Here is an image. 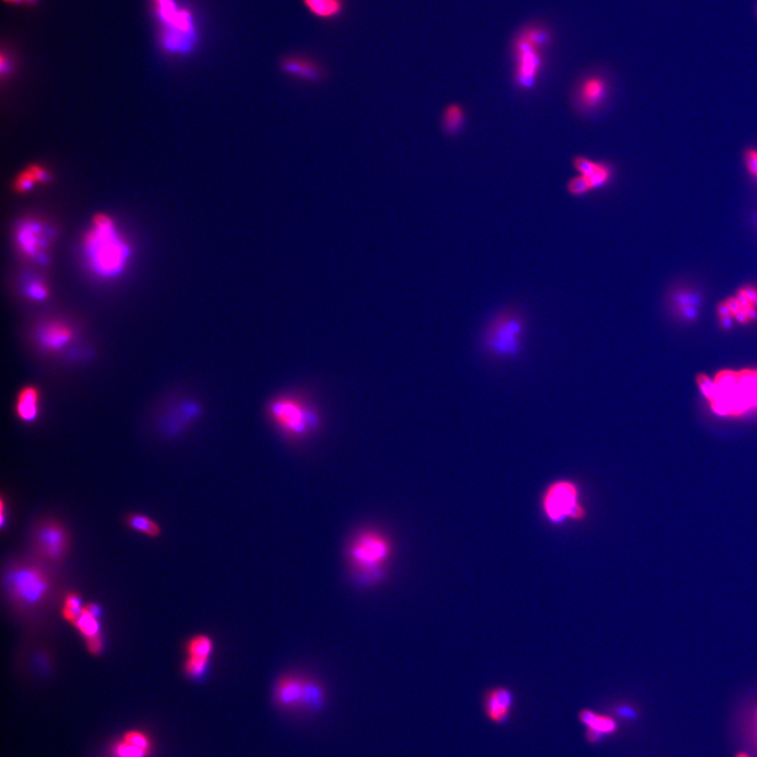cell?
<instances>
[{"label":"cell","mask_w":757,"mask_h":757,"mask_svg":"<svg viewBox=\"0 0 757 757\" xmlns=\"http://www.w3.org/2000/svg\"><path fill=\"white\" fill-rule=\"evenodd\" d=\"M2 585L11 610L23 619L47 610L57 591L50 566L33 557L10 562L4 570Z\"/></svg>","instance_id":"obj_1"},{"label":"cell","mask_w":757,"mask_h":757,"mask_svg":"<svg viewBox=\"0 0 757 757\" xmlns=\"http://www.w3.org/2000/svg\"><path fill=\"white\" fill-rule=\"evenodd\" d=\"M698 388L713 414L741 419L757 414V368L723 370L713 378L700 374Z\"/></svg>","instance_id":"obj_2"},{"label":"cell","mask_w":757,"mask_h":757,"mask_svg":"<svg viewBox=\"0 0 757 757\" xmlns=\"http://www.w3.org/2000/svg\"><path fill=\"white\" fill-rule=\"evenodd\" d=\"M392 557V541L378 529H362L347 544L346 561L351 579L361 588L372 587L385 580Z\"/></svg>","instance_id":"obj_3"},{"label":"cell","mask_w":757,"mask_h":757,"mask_svg":"<svg viewBox=\"0 0 757 757\" xmlns=\"http://www.w3.org/2000/svg\"><path fill=\"white\" fill-rule=\"evenodd\" d=\"M91 270L101 278L118 277L127 268L131 251L110 217L99 215L84 239Z\"/></svg>","instance_id":"obj_4"},{"label":"cell","mask_w":757,"mask_h":757,"mask_svg":"<svg viewBox=\"0 0 757 757\" xmlns=\"http://www.w3.org/2000/svg\"><path fill=\"white\" fill-rule=\"evenodd\" d=\"M266 414L278 433L290 442H302L316 435L322 425L321 414L302 396L283 394L271 399Z\"/></svg>","instance_id":"obj_5"},{"label":"cell","mask_w":757,"mask_h":757,"mask_svg":"<svg viewBox=\"0 0 757 757\" xmlns=\"http://www.w3.org/2000/svg\"><path fill=\"white\" fill-rule=\"evenodd\" d=\"M527 322L522 312L505 309L494 314L481 337L484 353L494 360H513L522 353Z\"/></svg>","instance_id":"obj_6"},{"label":"cell","mask_w":757,"mask_h":757,"mask_svg":"<svg viewBox=\"0 0 757 757\" xmlns=\"http://www.w3.org/2000/svg\"><path fill=\"white\" fill-rule=\"evenodd\" d=\"M540 508L548 524L554 527L587 520L582 488L572 479H557L548 483L540 498Z\"/></svg>","instance_id":"obj_7"},{"label":"cell","mask_w":757,"mask_h":757,"mask_svg":"<svg viewBox=\"0 0 757 757\" xmlns=\"http://www.w3.org/2000/svg\"><path fill=\"white\" fill-rule=\"evenodd\" d=\"M273 698L275 706L285 712L309 713L320 710L326 700V691L314 678L288 673L275 682Z\"/></svg>","instance_id":"obj_8"},{"label":"cell","mask_w":757,"mask_h":757,"mask_svg":"<svg viewBox=\"0 0 757 757\" xmlns=\"http://www.w3.org/2000/svg\"><path fill=\"white\" fill-rule=\"evenodd\" d=\"M161 25V42L166 51L186 54L194 47L196 27L190 11L176 0H153Z\"/></svg>","instance_id":"obj_9"},{"label":"cell","mask_w":757,"mask_h":757,"mask_svg":"<svg viewBox=\"0 0 757 757\" xmlns=\"http://www.w3.org/2000/svg\"><path fill=\"white\" fill-rule=\"evenodd\" d=\"M34 559L47 566L57 565L68 557L72 537L66 523L56 516H43L34 523L30 533Z\"/></svg>","instance_id":"obj_10"},{"label":"cell","mask_w":757,"mask_h":757,"mask_svg":"<svg viewBox=\"0 0 757 757\" xmlns=\"http://www.w3.org/2000/svg\"><path fill=\"white\" fill-rule=\"evenodd\" d=\"M719 321L724 327H729L733 321L741 324H750L757 320V288L744 286L737 290L736 296L727 298L717 307Z\"/></svg>","instance_id":"obj_11"},{"label":"cell","mask_w":757,"mask_h":757,"mask_svg":"<svg viewBox=\"0 0 757 757\" xmlns=\"http://www.w3.org/2000/svg\"><path fill=\"white\" fill-rule=\"evenodd\" d=\"M513 50L516 59V84L520 88L530 90L535 86L543 67L541 52L520 34L516 38Z\"/></svg>","instance_id":"obj_12"},{"label":"cell","mask_w":757,"mask_h":757,"mask_svg":"<svg viewBox=\"0 0 757 757\" xmlns=\"http://www.w3.org/2000/svg\"><path fill=\"white\" fill-rule=\"evenodd\" d=\"M515 705V693L508 687H490L484 692L483 712L490 723L496 724L506 723L513 715Z\"/></svg>","instance_id":"obj_13"},{"label":"cell","mask_w":757,"mask_h":757,"mask_svg":"<svg viewBox=\"0 0 757 757\" xmlns=\"http://www.w3.org/2000/svg\"><path fill=\"white\" fill-rule=\"evenodd\" d=\"M279 68L284 75L304 84H320L327 76L326 69L318 60L298 54L282 58Z\"/></svg>","instance_id":"obj_14"},{"label":"cell","mask_w":757,"mask_h":757,"mask_svg":"<svg viewBox=\"0 0 757 757\" xmlns=\"http://www.w3.org/2000/svg\"><path fill=\"white\" fill-rule=\"evenodd\" d=\"M50 235L51 234L45 231L40 223L36 221H25L21 223L17 229V242L25 255L45 262L42 249L47 244Z\"/></svg>","instance_id":"obj_15"},{"label":"cell","mask_w":757,"mask_h":757,"mask_svg":"<svg viewBox=\"0 0 757 757\" xmlns=\"http://www.w3.org/2000/svg\"><path fill=\"white\" fill-rule=\"evenodd\" d=\"M579 721L585 727L586 739L591 744L600 743L605 737L611 736L619 730V724L615 717L591 709H582L579 712Z\"/></svg>","instance_id":"obj_16"},{"label":"cell","mask_w":757,"mask_h":757,"mask_svg":"<svg viewBox=\"0 0 757 757\" xmlns=\"http://www.w3.org/2000/svg\"><path fill=\"white\" fill-rule=\"evenodd\" d=\"M608 96V82L600 75L585 78L576 91V103L586 112L596 110L603 106Z\"/></svg>","instance_id":"obj_17"},{"label":"cell","mask_w":757,"mask_h":757,"mask_svg":"<svg viewBox=\"0 0 757 757\" xmlns=\"http://www.w3.org/2000/svg\"><path fill=\"white\" fill-rule=\"evenodd\" d=\"M73 626L84 639V645L89 654L93 656H99L103 654L104 648L103 626H101L99 617L89 613L84 607L81 615Z\"/></svg>","instance_id":"obj_18"},{"label":"cell","mask_w":757,"mask_h":757,"mask_svg":"<svg viewBox=\"0 0 757 757\" xmlns=\"http://www.w3.org/2000/svg\"><path fill=\"white\" fill-rule=\"evenodd\" d=\"M73 339V331L64 323L52 322L37 331V340L49 351H59Z\"/></svg>","instance_id":"obj_19"},{"label":"cell","mask_w":757,"mask_h":757,"mask_svg":"<svg viewBox=\"0 0 757 757\" xmlns=\"http://www.w3.org/2000/svg\"><path fill=\"white\" fill-rule=\"evenodd\" d=\"M307 10L312 16L322 21H331L343 14L344 0H303Z\"/></svg>","instance_id":"obj_20"},{"label":"cell","mask_w":757,"mask_h":757,"mask_svg":"<svg viewBox=\"0 0 757 757\" xmlns=\"http://www.w3.org/2000/svg\"><path fill=\"white\" fill-rule=\"evenodd\" d=\"M39 394L35 387H25L17 398L16 411L25 422H33L38 416Z\"/></svg>","instance_id":"obj_21"},{"label":"cell","mask_w":757,"mask_h":757,"mask_svg":"<svg viewBox=\"0 0 757 757\" xmlns=\"http://www.w3.org/2000/svg\"><path fill=\"white\" fill-rule=\"evenodd\" d=\"M123 522L132 530L141 533V535H147L151 539H158V537H161V526L154 518H149V516L139 513H127L125 516Z\"/></svg>","instance_id":"obj_22"},{"label":"cell","mask_w":757,"mask_h":757,"mask_svg":"<svg viewBox=\"0 0 757 757\" xmlns=\"http://www.w3.org/2000/svg\"><path fill=\"white\" fill-rule=\"evenodd\" d=\"M465 110L460 104L451 103L446 106L441 117V127L448 136L461 133L465 125Z\"/></svg>","instance_id":"obj_23"},{"label":"cell","mask_w":757,"mask_h":757,"mask_svg":"<svg viewBox=\"0 0 757 757\" xmlns=\"http://www.w3.org/2000/svg\"><path fill=\"white\" fill-rule=\"evenodd\" d=\"M186 656L212 659L215 650L214 639L205 633L193 635L184 645Z\"/></svg>","instance_id":"obj_24"},{"label":"cell","mask_w":757,"mask_h":757,"mask_svg":"<svg viewBox=\"0 0 757 757\" xmlns=\"http://www.w3.org/2000/svg\"><path fill=\"white\" fill-rule=\"evenodd\" d=\"M84 604L82 598L78 592L69 591L62 598V619L69 624L74 625L84 610Z\"/></svg>","instance_id":"obj_25"},{"label":"cell","mask_w":757,"mask_h":757,"mask_svg":"<svg viewBox=\"0 0 757 757\" xmlns=\"http://www.w3.org/2000/svg\"><path fill=\"white\" fill-rule=\"evenodd\" d=\"M520 35H522L524 38H526L531 45H535V47H537V49L540 50H541L542 47H547L551 42L550 32L543 27L526 28Z\"/></svg>","instance_id":"obj_26"},{"label":"cell","mask_w":757,"mask_h":757,"mask_svg":"<svg viewBox=\"0 0 757 757\" xmlns=\"http://www.w3.org/2000/svg\"><path fill=\"white\" fill-rule=\"evenodd\" d=\"M210 663V659L186 656L183 666L184 673H186L188 678L198 680V678H201L205 676V672L207 671Z\"/></svg>","instance_id":"obj_27"},{"label":"cell","mask_w":757,"mask_h":757,"mask_svg":"<svg viewBox=\"0 0 757 757\" xmlns=\"http://www.w3.org/2000/svg\"><path fill=\"white\" fill-rule=\"evenodd\" d=\"M613 178V170L608 164L606 162H600L598 170L594 172L593 175L587 178L589 181L590 186H591L592 190H601V188H605L610 183L611 180Z\"/></svg>","instance_id":"obj_28"},{"label":"cell","mask_w":757,"mask_h":757,"mask_svg":"<svg viewBox=\"0 0 757 757\" xmlns=\"http://www.w3.org/2000/svg\"><path fill=\"white\" fill-rule=\"evenodd\" d=\"M676 304H678V309L682 312L683 316L687 317V318H692L694 314H696V309H694L696 303L694 295L688 292H678L676 294Z\"/></svg>","instance_id":"obj_29"},{"label":"cell","mask_w":757,"mask_h":757,"mask_svg":"<svg viewBox=\"0 0 757 757\" xmlns=\"http://www.w3.org/2000/svg\"><path fill=\"white\" fill-rule=\"evenodd\" d=\"M113 752L116 757H147L151 752L145 751L140 748L135 747L131 744L121 739L113 748Z\"/></svg>","instance_id":"obj_30"},{"label":"cell","mask_w":757,"mask_h":757,"mask_svg":"<svg viewBox=\"0 0 757 757\" xmlns=\"http://www.w3.org/2000/svg\"><path fill=\"white\" fill-rule=\"evenodd\" d=\"M567 190L572 196L580 197L591 192L592 188L587 178L582 175H578L568 181Z\"/></svg>","instance_id":"obj_31"},{"label":"cell","mask_w":757,"mask_h":757,"mask_svg":"<svg viewBox=\"0 0 757 757\" xmlns=\"http://www.w3.org/2000/svg\"><path fill=\"white\" fill-rule=\"evenodd\" d=\"M123 741L145 751L151 752L152 743L149 737L140 731H130L123 735Z\"/></svg>","instance_id":"obj_32"},{"label":"cell","mask_w":757,"mask_h":757,"mask_svg":"<svg viewBox=\"0 0 757 757\" xmlns=\"http://www.w3.org/2000/svg\"><path fill=\"white\" fill-rule=\"evenodd\" d=\"M25 292H27L30 298L36 301L45 300L47 296V288L39 281L29 282L27 284V288H25Z\"/></svg>","instance_id":"obj_33"},{"label":"cell","mask_w":757,"mask_h":757,"mask_svg":"<svg viewBox=\"0 0 757 757\" xmlns=\"http://www.w3.org/2000/svg\"><path fill=\"white\" fill-rule=\"evenodd\" d=\"M34 176L30 172V170L25 171L19 176L17 179V190L19 192H27V190H31L33 188L34 184L36 183Z\"/></svg>","instance_id":"obj_34"},{"label":"cell","mask_w":757,"mask_h":757,"mask_svg":"<svg viewBox=\"0 0 757 757\" xmlns=\"http://www.w3.org/2000/svg\"><path fill=\"white\" fill-rule=\"evenodd\" d=\"M745 164L748 172L757 177V149H750L745 153Z\"/></svg>","instance_id":"obj_35"},{"label":"cell","mask_w":757,"mask_h":757,"mask_svg":"<svg viewBox=\"0 0 757 757\" xmlns=\"http://www.w3.org/2000/svg\"><path fill=\"white\" fill-rule=\"evenodd\" d=\"M29 170L30 172L32 173V175L34 176L35 180H36L37 182H45L50 179L49 173H47V171L43 170L42 168H39V166H32Z\"/></svg>","instance_id":"obj_36"},{"label":"cell","mask_w":757,"mask_h":757,"mask_svg":"<svg viewBox=\"0 0 757 757\" xmlns=\"http://www.w3.org/2000/svg\"><path fill=\"white\" fill-rule=\"evenodd\" d=\"M4 1L8 2V4H34V2L36 1V0H4Z\"/></svg>","instance_id":"obj_37"},{"label":"cell","mask_w":757,"mask_h":757,"mask_svg":"<svg viewBox=\"0 0 757 757\" xmlns=\"http://www.w3.org/2000/svg\"><path fill=\"white\" fill-rule=\"evenodd\" d=\"M753 739H754V741H756V746H757V710H756V715H754Z\"/></svg>","instance_id":"obj_38"},{"label":"cell","mask_w":757,"mask_h":757,"mask_svg":"<svg viewBox=\"0 0 757 757\" xmlns=\"http://www.w3.org/2000/svg\"><path fill=\"white\" fill-rule=\"evenodd\" d=\"M735 757H751V756H750L749 754L745 753V752H739V753H737L736 756H735Z\"/></svg>","instance_id":"obj_39"},{"label":"cell","mask_w":757,"mask_h":757,"mask_svg":"<svg viewBox=\"0 0 757 757\" xmlns=\"http://www.w3.org/2000/svg\"><path fill=\"white\" fill-rule=\"evenodd\" d=\"M756 221H757V218H756Z\"/></svg>","instance_id":"obj_40"},{"label":"cell","mask_w":757,"mask_h":757,"mask_svg":"<svg viewBox=\"0 0 757 757\" xmlns=\"http://www.w3.org/2000/svg\"><path fill=\"white\" fill-rule=\"evenodd\" d=\"M757 178V177H756Z\"/></svg>","instance_id":"obj_41"}]
</instances>
